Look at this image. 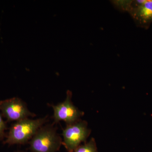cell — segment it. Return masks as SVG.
I'll return each instance as SVG.
<instances>
[{"label": "cell", "instance_id": "10", "mask_svg": "<svg viewBox=\"0 0 152 152\" xmlns=\"http://www.w3.org/2000/svg\"><path fill=\"white\" fill-rule=\"evenodd\" d=\"M14 152H26L24 151H15Z\"/></svg>", "mask_w": 152, "mask_h": 152}, {"label": "cell", "instance_id": "3", "mask_svg": "<svg viewBox=\"0 0 152 152\" xmlns=\"http://www.w3.org/2000/svg\"><path fill=\"white\" fill-rule=\"evenodd\" d=\"M91 130L88 128L86 121L80 120L63 129V145L68 152H73L81 145L86 142Z\"/></svg>", "mask_w": 152, "mask_h": 152}, {"label": "cell", "instance_id": "6", "mask_svg": "<svg viewBox=\"0 0 152 152\" xmlns=\"http://www.w3.org/2000/svg\"><path fill=\"white\" fill-rule=\"evenodd\" d=\"M129 12L138 26L147 29L152 23V0L132 1Z\"/></svg>", "mask_w": 152, "mask_h": 152}, {"label": "cell", "instance_id": "2", "mask_svg": "<svg viewBox=\"0 0 152 152\" xmlns=\"http://www.w3.org/2000/svg\"><path fill=\"white\" fill-rule=\"evenodd\" d=\"M54 124L44 125L30 140L31 152H58L63 145V139L57 132Z\"/></svg>", "mask_w": 152, "mask_h": 152}, {"label": "cell", "instance_id": "5", "mask_svg": "<svg viewBox=\"0 0 152 152\" xmlns=\"http://www.w3.org/2000/svg\"><path fill=\"white\" fill-rule=\"evenodd\" d=\"M0 112L9 122L36 116L35 114L29 110L26 103L17 97L0 101Z\"/></svg>", "mask_w": 152, "mask_h": 152}, {"label": "cell", "instance_id": "1", "mask_svg": "<svg viewBox=\"0 0 152 152\" xmlns=\"http://www.w3.org/2000/svg\"><path fill=\"white\" fill-rule=\"evenodd\" d=\"M48 116L36 119L29 118L14 122L7 134L4 144L9 145L28 143L38 130L49 122Z\"/></svg>", "mask_w": 152, "mask_h": 152}, {"label": "cell", "instance_id": "8", "mask_svg": "<svg viewBox=\"0 0 152 152\" xmlns=\"http://www.w3.org/2000/svg\"><path fill=\"white\" fill-rule=\"evenodd\" d=\"M132 1H114L113 3L115 7L121 10L129 12L130 10Z\"/></svg>", "mask_w": 152, "mask_h": 152}, {"label": "cell", "instance_id": "4", "mask_svg": "<svg viewBox=\"0 0 152 152\" xmlns=\"http://www.w3.org/2000/svg\"><path fill=\"white\" fill-rule=\"evenodd\" d=\"M72 98V92L68 91L66 97L64 102L57 105L50 104L53 111V124H56L63 121L66 125H70L81 120L84 113L75 106Z\"/></svg>", "mask_w": 152, "mask_h": 152}, {"label": "cell", "instance_id": "9", "mask_svg": "<svg viewBox=\"0 0 152 152\" xmlns=\"http://www.w3.org/2000/svg\"><path fill=\"white\" fill-rule=\"evenodd\" d=\"M7 129V122L3 119V116L0 112V141H3L7 137L5 131Z\"/></svg>", "mask_w": 152, "mask_h": 152}, {"label": "cell", "instance_id": "7", "mask_svg": "<svg viewBox=\"0 0 152 152\" xmlns=\"http://www.w3.org/2000/svg\"><path fill=\"white\" fill-rule=\"evenodd\" d=\"M73 152H98L95 139L92 138L88 142L81 145Z\"/></svg>", "mask_w": 152, "mask_h": 152}]
</instances>
